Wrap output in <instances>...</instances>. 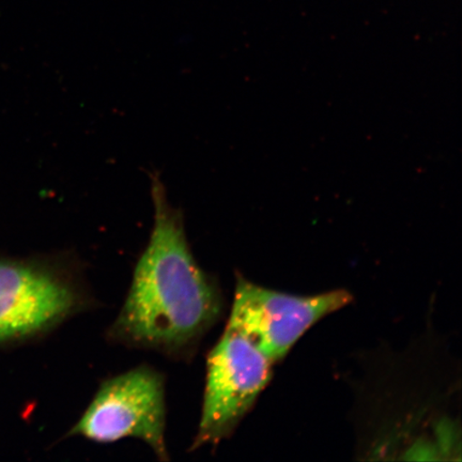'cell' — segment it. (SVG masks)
I'll return each mask as SVG.
<instances>
[{
    "label": "cell",
    "mask_w": 462,
    "mask_h": 462,
    "mask_svg": "<svg viewBox=\"0 0 462 462\" xmlns=\"http://www.w3.org/2000/svg\"><path fill=\"white\" fill-rule=\"evenodd\" d=\"M154 219L123 309L107 335L113 342L183 359L222 315L221 291L193 256L180 209L160 173H150Z\"/></svg>",
    "instance_id": "1"
},
{
    "label": "cell",
    "mask_w": 462,
    "mask_h": 462,
    "mask_svg": "<svg viewBox=\"0 0 462 462\" xmlns=\"http://www.w3.org/2000/svg\"><path fill=\"white\" fill-rule=\"evenodd\" d=\"M86 303L84 288L67 264L0 257V345L48 333Z\"/></svg>",
    "instance_id": "2"
},
{
    "label": "cell",
    "mask_w": 462,
    "mask_h": 462,
    "mask_svg": "<svg viewBox=\"0 0 462 462\" xmlns=\"http://www.w3.org/2000/svg\"><path fill=\"white\" fill-rule=\"evenodd\" d=\"M273 363L226 327L207 359L206 386L192 448L217 446L233 433L273 378Z\"/></svg>",
    "instance_id": "4"
},
{
    "label": "cell",
    "mask_w": 462,
    "mask_h": 462,
    "mask_svg": "<svg viewBox=\"0 0 462 462\" xmlns=\"http://www.w3.org/2000/svg\"><path fill=\"white\" fill-rule=\"evenodd\" d=\"M165 430L163 374L142 365L103 381L69 437H83L97 443L140 439L152 448L160 461H169Z\"/></svg>",
    "instance_id": "3"
},
{
    "label": "cell",
    "mask_w": 462,
    "mask_h": 462,
    "mask_svg": "<svg viewBox=\"0 0 462 462\" xmlns=\"http://www.w3.org/2000/svg\"><path fill=\"white\" fill-rule=\"evenodd\" d=\"M346 291L298 297L253 284L238 275L227 326L240 332L273 364L287 356L306 331L351 301Z\"/></svg>",
    "instance_id": "5"
}]
</instances>
